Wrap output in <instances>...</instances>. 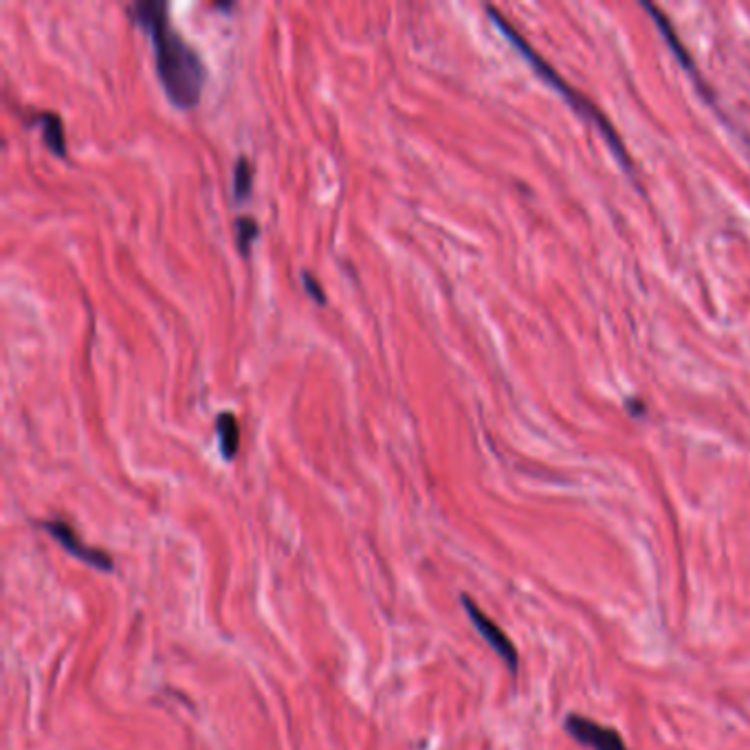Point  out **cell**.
<instances>
[{
	"mask_svg": "<svg viewBox=\"0 0 750 750\" xmlns=\"http://www.w3.org/2000/svg\"><path fill=\"white\" fill-rule=\"evenodd\" d=\"M130 14L152 43L157 76L168 100L178 108L196 106L207 71L196 49L170 25L168 5L161 0H139Z\"/></svg>",
	"mask_w": 750,
	"mask_h": 750,
	"instance_id": "obj_1",
	"label": "cell"
},
{
	"mask_svg": "<svg viewBox=\"0 0 750 750\" xmlns=\"http://www.w3.org/2000/svg\"><path fill=\"white\" fill-rule=\"evenodd\" d=\"M488 14H491V19H493V23L499 27V32H503L511 43H514V47L518 49V51H522V56L538 69V73L549 82V84H553L581 115H586L588 119H592L605 135H608V139H610V146L614 148V152L621 157V161L630 168V161H627V154H625V150H623V146L619 143V137H616V132L612 130V126H610V122L601 115V111L599 108H595L581 93H577L568 82H564L562 80V76L553 69V67H549L546 62H544V58L540 56V54H535L531 47H529V43L503 19V16H499L493 8H488Z\"/></svg>",
	"mask_w": 750,
	"mask_h": 750,
	"instance_id": "obj_2",
	"label": "cell"
},
{
	"mask_svg": "<svg viewBox=\"0 0 750 750\" xmlns=\"http://www.w3.org/2000/svg\"><path fill=\"white\" fill-rule=\"evenodd\" d=\"M460 601H462V608H464L469 621H471L473 627L480 632V636L488 643V647H491L499 658H503V662L509 667L511 673H518L520 654H518L516 645L511 643V638H509L503 630H499V627H497V625H495V623H493V621L473 603V599H469L466 595H462Z\"/></svg>",
	"mask_w": 750,
	"mask_h": 750,
	"instance_id": "obj_3",
	"label": "cell"
},
{
	"mask_svg": "<svg viewBox=\"0 0 750 750\" xmlns=\"http://www.w3.org/2000/svg\"><path fill=\"white\" fill-rule=\"evenodd\" d=\"M564 726L573 739L588 746L590 750H630L619 730H614L612 726H603L595 719H588L579 713H568Z\"/></svg>",
	"mask_w": 750,
	"mask_h": 750,
	"instance_id": "obj_4",
	"label": "cell"
},
{
	"mask_svg": "<svg viewBox=\"0 0 750 750\" xmlns=\"http://www.w3.org/2000/svg\"><path fill=\"white\" fill-rule=\"evenodd\" d=\"M67 553H71L76 559L102 570V573H108L113 570V559L108 557V553L104 551H97V549H91V546H84L80 542V538L76 535V531L62 522V520H49V522H43L41 524Z\"/></svg>",
	"mask_w": 750,
	"mask_h": 750,
	"instance_id": "obj_5",
	"label": "cell"
},
{
	"mask_svg": "<svg viewBox=\"0 0 750 750\" xmlns=\"http://www.w3.org/2000/svg\"><path fill=\"white\" fill-rule=\"evenodd\" d=\"M34 124L43 128V137L51 152H56L60 159L67 157V143H65V126L62 119L56 113H38L34 117Z\"/></svg>",
	"mask_w": 750,
	"mask_h": 750,
	"instance_id": "obj_6",
	"label": "cell"
},
{
	"mask_svg": "<svg viewBox=\"0 0 750 750\" xmlns=\"http://www.w3.org/2000/svg\"><path fill=\"white\" fill-rule=\"evenodd\" d=\"M216 431H218L222 458L231 460L238 451V445H240V429H238L235 416L233 414H220L216 420Z\"/></svg>",
	"mask_w": 750,
	"mask_h": 750,
	"instance_id": "obj_7",
	"label": "cell"
},
{
	"mask_svg": "<svg viewBox=\"0 0 750 750\" xmlns=\"http://www.w3.org/2000/svg\"><path fill=\"white\" fill-rule=\"evenodd\" d=\"M252 185H254V165L246 157H240L233 165V185H231L233 200L235 203L246 200L249 194H252Z\"/></svg>",
	"mask_w": 750,
	"mask_h": 750,
	"instance_id": "obj_8",
	"label": "cell"
},
{
	"mask_svg": "<svg viewBox=\"0 0 750 750\" xmlns=\"http://www.w3.org/2000/svg\"><path fill=\"white\" fill-rule=\"evenodd\" d=\"M261 235V227L254 218H240L235 222V238H238V246H240V254H249V249H252L254 240Z\"/></svg>",
	"mask_w": 750,
	"mask_h": 750,
	"instance_id": "obj_9",
	"label": "cell"
},
{
	"mask_svg": "<svg viewBox=\"0 0 750 750\" xmlns=\"http://www.w3.org/2000/svg\"><path fill=\"white\" fill-rule=\"evenodd\" d=\"M302 280H304V289L307 293L318 302V304H326V296L322 291V287L318 285V280H313L309 274H302Z\"/></svg>",
	"mask_w": 750,
	"mask_h": 750,
	"instance_id": "obj_10",
	"label": "cell"
}]
</instances>
